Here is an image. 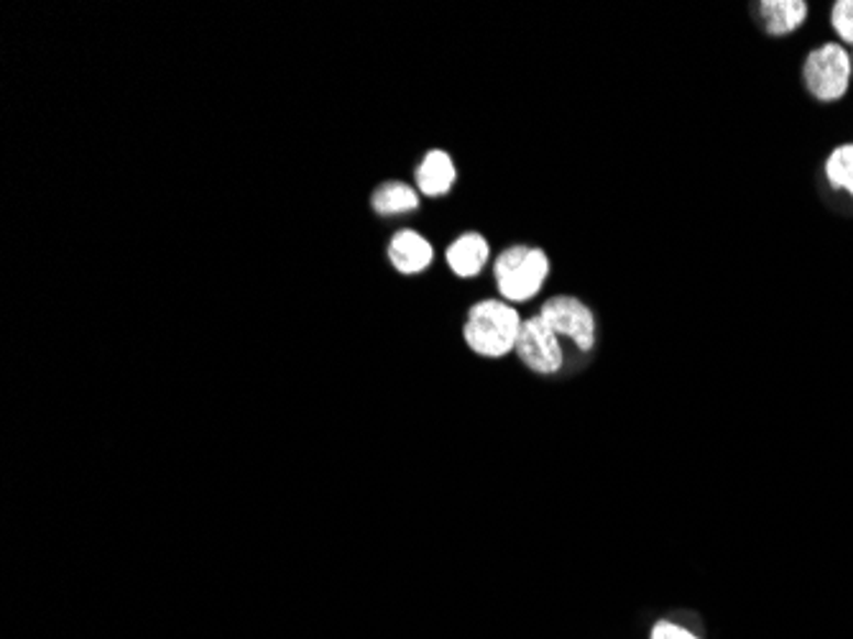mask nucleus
<instances>
[{
	"label": "nucleus",
	"instance_id": "f8f14e48",
	"mask_svg": "<svg viewBox=\"0 0 853 639\" xmlns=\"http://www.w3.org/2000/svg\"><path fill=\"white\" fill-rule=\"evenodd\" d=\"M831 23L846 44H853V0H839L831 8Z\"/></svg>",
	"mask_w": 853,
	"mask_h": 639
},
{
	"label": "nucleus",
	"instance_id": "39448f33",
	"mask_svg": "<svg viewBox=\"0 0 853 639\" xmlns=\"http://www.w3.org/2000/svg\"><path fill=\"white\" fill-rule=\"evenodd\" d=\"M540 318L555 330L557 335L570 338L580 351H590L596 345V318L586 302L578 297L560 295L542 305Z\"/></svg>",
	"mask_w": 853,
	"mask_h": 639
},
{
	"label": "nucleus",
	"instance_id": "f257e3e1",
	"mask_svg": "<svg viewBox=\"0 0 853 639\" xmlns=\"http://www.w3.org/2000/svg\"><path fill=\"white\" fill-rule=\"evenodd\" d=\"M521 315L501 299H486L470 307L463 335L473 353L486 359H501L517 349Z\"/></svg>",
	"mask_w": 853,
	"mask_h": 639
},
{
	"label": "nucleus",
	"instance_id": "ddd939ff",
	"mask_svg": "<svg viewBox=\"0 0 853 639\" xmlns=\"http://www.w3.org/2000/svg\"><path fill=\"white\" fill-rule=\"evenodd\" d=\"M652 639H700L687 627L675 625V621H657L652 629Z\"/></svg>",
	"mask_w": 853,
	"mask_h": 639
},
{
	"label": "nucleus",
	"instance_id": "0eeeda50",
	"mask_svg": "<svg viewBox=\"0 0 853 639\" xmlns=\"http://www.w3.org/2000/svg\"><path fill=\"white\" fill-rule=\"evenodd\" d=\"M430 241L417 231H401L389 243V258L401 274H420L432 264Z\"/></svg>",
	"mask_w": 853,
	"mask_h": 639
},
{
	"label": "nucleus",
	"instance_id": "7ed1b4c3",
	"mask_svg": "<svg viewBox=\"0 0 853 639\" xmlns=\"http://www.w3.org/2000/svg\"><path fill=\"white\" fill-rule=\"evenodd\" d=\"M853 73L851 54L841 44H823L808 54L802 65L805 88L820 102H833L846 95Z\"/></svg>",
	"mask_w": 853,
	"mask_h": 639
},
{
	"label": "nucleus",
	"instance_id": "9d476101",
	"mask_svg": "<svg viewBox=\"0 0 853 639\" xmlns=\"http://www.w3.org/2000/svg\"><path fill=\"white\" fill-rule=\"evenodd\" d=\"M420 205V195L405 183H386L374 192V210L381 216H399L409 212Z\"/></svg>",
	"mask_w": 853,
	"mask_h": 639
},
{
	"label": "nucleus",
	"instance_id": "6e6552de",
	"mask_svg": "<svg viewBox=\"0 0 853 639\" xmlns=\"http://www.w3.org/2000/svg\"><path fill=\"white\" fill-rule=\"evenodd\" d=\"M491 249L480 233H465L447 249V264L457 276H478L484 269Z\"/></svg>",
	"mask_w": 853,
	"mask_h": 639
},
{
	"label": "nucleus",
	"instance_id": "423d86ee",
	"mask_svg": "<svg viewBox=\"0 0 853 639\" xmlns=\"http://www.w3.org/2000/svg\"><path fill=\"white\" fill-rule=\"evenodd\" d=\"M756 19L769 36H787L808 19V3L802 0H764L756 3Z\"/></svg>",
	"mask_w": 853,
	"mask_h": 639
},
{
	"label": "nucleus",
	"instance_id": "20e7f679",
	"mask_svg": "<svg viewBox=\"0 0 853 639\" xmlns=\"http://www.w3.org/2000/svg\"><path fill=\"white\" fill-rule=\"evenodd\" d=\"M513 351H517L521 364L542 376L557 374L565 361L563 345H560V335L540 318V315H534V318H527L521 322L517 349Z\"/></svg>",
	"mask_w": 853,
	"mask_h": 639
},
{
	"label": "nucleus",
	"instance_id": "9b49d317",
	"mask_svg": "<svg viewBox=\"0 0 853 639\" xmlns=\"http://www.w3.org/2000/svg\"><path fill=\"white\" fill-rule=\"evenodd\" d=\"M828 183L853 195V144L839 146L826 162Z\"/></svg>",
	"mask_w": 853,
	"mask_h": 639
},
{
	"label": "nucleus",
	"instance_id": "f03ea898",
	"mask_svg": "<svg viewBox=\"0 0 853 639\" xmlns=\"http://www.w3.org/2000/svg\"><path fill=\"white\" fill-rule=\"evenodd\" d=\"M550 258L542 249L511 246L496 258L494 276L507 302H527L547 282Z\"/></svg>",
	"mask_w": 853,
	"mask_h": 639
},
{
	"label": "nucleus",
	"instance_id": "1a4fd4ad",
	"mask_svg": "<svg viewBox=\"0 0 853 639\" xmlns=\"http://www.w3.org/2000/svg\"><path fill=\"white\" fill-rule=\"evenodd\" d=\"M455 164L445 152L434 148L422 159L420 169H417V185H420V192L427 197H440L450 192V187L455 185Z\"/></svg>",
	"mask_w": 853,
	"mask_h": 639
}]
</instances>
